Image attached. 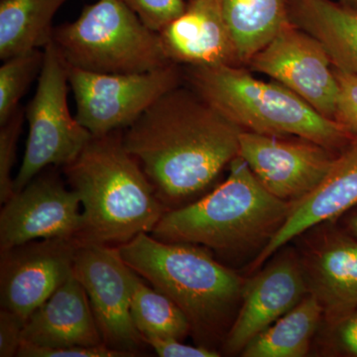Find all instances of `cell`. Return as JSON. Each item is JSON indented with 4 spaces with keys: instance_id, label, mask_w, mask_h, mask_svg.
<instances>
[{
    "instance_id": "obj_22",
    "label": "cell",
    "mask_w": 357,
    "mask_h": 357,
    "mask_svg": "<svg viewBox=\"0 0 357 357\" xmlns=\"http://www.w3.org/2000/svg\"><path fill=\"white\" fill-rule=\"evenodd\" d=\"M323 316L318 298L307 293L297 306L253 338L241 354L244 357L306 356Z\"/></svg>"
},
{
    "instance_id": "obj_8",
    "label": "cell",
    "mask_w": 357,
    "mask_h": 357,
    "mask_svg": "<svg viewBox=\"0 0 357 357\" xmlns=\"http://www.w3.org/2000/svg\"><path fill=\"white\" fill-rule=\"evenodd\" d=\"M68 73L77 119L93 136L128 128L162 96L184 84V70L174 63L136 74H100L70 66Z\"/></svg>"
},
{
    "instance_id": "obj_16",
    "label": "cell",
    "mask_w": 357,
    "mask_h": 357,
    "mask_svg": "<svg viewBox=\"0 0 357 357\" xmlns=\"http://www.w3.org/2000/svg\"><path fill=\"white\" fill-rule=\"evenodd\" d=\"M357 204V134L338 153L321 184L292 210L278 231L262 248L253 268L259 267L279 248L319 223L332 222Z\"/></svg>"
},
{
    "instance_id": "obj_28",
    "label": "cell",
    "mask_w": 357,
    "mask_h": 357,
    "mask_svg": "<svg viewBox=\"0 0 357 357\" xmlns=\"http://www.w3.org/2000/svg\"><path fill=\"white\" fill-rule=\"evenodd\" d=\"M20 357H126V352L110 349L107 345L100 347H37L22 342L17 352Z\"/></svg>"
},
{
    "instance_id": "obj_10",
    "label": "cell",
    "mask_w": 357,
    "mask_h": 357,
    "mask_svg": "<svg viewBox=\"0 0 357 357\" xmlns=\"http://www.w3.org/2000/svg\"><path fill=\"white\" fill-rule=\"evenodd\" d=\"M246 68L283 84L319 114L335 121L338 86L325 47L292 23L249 60Z\"/></svg>"
},
{
    "instance_id": "obj_20",
    "label": "cell",
    "mask_w": 357,
    "mask_h": 357,
    "mask_svg": "<svg viewBox=\"0 0 357 357\" xmlns=\"http://www.w3.org/2000/svg\"><path fill=\"white\" fill-rule=\"evenodd\" d=\"M68 0H1L0 59L44 49L53 39V20Z\"/></svg>"
},
{
    "instance_id": "obj_14",
    "label": "cell",
    "mask_w": 357,
    "mask_h": 357,
    "mask_svg": "<svg viewBox=\"0 0 357 357\" xmlns=\"http://www.w3.org/2000/svg\"><path fill=\"white\" fill-rule=\"evenodd\" d=\"M307 293L304 268L292 256L264 268L243 283V305L227 335L225 351L243 352L253 338L297 306Z\"/></svg>"
},
{
    "instance_id": "obj_5",
    "label": "cell",
    "mask_w": 357,
    "mask_h": 357,
    "mask_svg": "<svg viewBox=\"0 0 357 357\" xmlns=\"http://www.w3.org/2000/svg\"><path fill=\"white\" fill-rule=\"evenodd\" d=\"M122 259L185 314L203 338L220 332L241 298L243 280L196 244L167 243L140 234L119 246Z\"/></svg>"
},
{
    "instance_id": "obj_13",
    "label": "cell",
    "mask_w": 357,
    "mask_h": 357,
    "mask_svg": "<svg viewBox=\"0 0 357 357\" xmlns=\"http://www.w3.org/2000/svg\"><path fill=\"white\" fill-rule=\"evenodd\" d=\"M77 238L39 239L1 250V307L29 318L73 274Z\"/></svg>"
},
{
    "instance_id": "obj_12",
    "label": "cell",
    "mask_w": 357,
    "mask_h": 357,
    "mask_svg": "<svg viewBox=\"0 0 357 357\" xmlns=\"http://www.w3.org/2000/svg\"><path fill=\"white\" fill-rule=\"evenodd\" d=\"M81 201L60 178L37 175L4 203L0 213V249L39 239L77 238Z\"/></svg>"
},
{
    "instance_id": "obj_9",
    "label": "cell",
    "mask_w": 357,
    "mask_h": 357,
    "mask_svg": "<svg viewBox=\"0 0 357 357\" xmlns=\"http://www.w3.org/2000/svg\"><path fill=\"white\" fill-rule=\"evenodd\" d=\"M134 274L119 246L79 243L73 275L88 295L103 344L131 356L145 344L131 317Z\"/></svg>"
},
{
    "instance_id": "obj_3",
    "label": "cell",
    "mask_w": 357,
    "mask_h": 357,
    "mask_svg": "<svg viewBox=\"0 0 357 357\" xmlns=\"http://www.w3.org/2000/svg\"><path fill=\"white\" fill-rule=\"evenodd\" d=\"M229 167V177L210 194L166 211L152 236L220 252H234L260 243L266 245L294 204L270 194L241 157L232 160Z\"/></svg>"
},
{
    "instance_id": "obj_24",
    "label": "cell",
    "mask_w": 357,
    "mask_h": 357,
    "mask_svg": "<svg viewBox=\"0 0 357 357\" xmlns=\"http://www.w3.org/2000/svg\"><path fill=\"white\" fill-rule=\"evenodd\" d=\"M44 61V49L17 54L4 60L0 67V126L18 109L27 89L39 77Z\"/></svg>"
},
{
    "instance_id": "obj_19",
    "label": "cell",
    "mask_w": 357,
    "mask_h": 357,
    "mask_svg": "<svg viewBox=\"0 0 357 357\" xmlns=\"http://www.w3.org/2000/svg\"><path fill=\"white\" fill-rule=\"evenodd\" d=\"M289 20L319 40L333 65L357 75V13L333 0H288Z\"/></svg>"
},
{
    "instance_id": "obj_23",
    "label": "cell",
    "mask_w": 357,
    "mask_h": 357,
    "mask_svg": "<svg viewBox=\"0 0 357 357\" xmlns=\"http://www.w3.org/2000/svg\"><path fill=\"white\" fill-rule=\"evenodd\" d=\"M134 274L130 311L134 326L146 337H176L183 340L192 332L189 319L170 298L149 287Z\"/></svg>"
},
{
    "instance_id": "obj_33",
    "label": "cell",
    "mask_w": 357,
    "mask_h": 357,
    "mask_svg": "<svg viewBox=\"0 0 357 357\" xmlns=\"http://www.w3.org/2000/svg\"><path fill=\"white\" fill-rule=\"evenodd\" d=\"M338 2L345 8L351 9V10L357 13V0H338Z\"/></svg>"
},
{
    "instance_id": "obj_21",
    "label": "cell",
    "mask_w": 357,
    "mask_h": 357,
    "mask_svg": "<svg viewBox=\"0 0 357 357\" xmlns=\"http://www.w3.org/2000/svg\"><path fill=\"white\" fill-rule=\"evenodd\" d=\"M244 67L290 24L288 0H220Z\"/></svg>"
},
{
    "instance_id": "obj_11",
    "label": "cell",
    "mask_w": 357,
    "mask_h": 357,
    "mask_svg": "<svg viewBox=\"0 0 357 357\" xmlns=\"http://www.w3.org/2000/svg\"><path fill=\"white\" fill-rule=\"evenodd\" d=\"M337 152L298 136L243 131L238 156L276 198L297 203L314 191L332 168Z\"/></svg>"
},
{
    "instance_id": "obj_30",
    "label": "cell",
    "mask_w": 357,
    "mask_h": 357,
    "mask_svg": "<svg viewBox=\"0 0 357 357\" xmlns=\"http://www.w3.org/2000/svg\"><path fill=\"white\" fill-rule=\"evenodd\" d=\"M25 321L17 314L2 309L0 312V356H17Z\"/></svg>"
},
{
    "instance_id": "obj_2",
    "label": "cell",
    "mask_w": 357,
    "mask_h": 357,
    "mask_svg": "<svg viewBox=\"0 0 357 357\" xmlns=\"http://www.w3.org/2000/svg\"><path fill=\"white\" fill-rule=\"evenodd\" d=\"M83 206L79 244L119 246L151 234L167 210L121 130L93 136L74 161L63 167Z\"/></svg>"
},
{
    "instance_id": "obj_4",
    "label": "cell",
    "mask_w": 357,
    "mask_h": 357,
    "mask_svg": "<svg viewBox=\"0 0 357 357\" xmlns=\"http://www.w3.org/2000/svg\"><path fill=\"white\" fill-rule=\"evenodd\" d=\"M184 84L243 131L298 136L340 153L356 134L319 114L291 89L246 67L187 66Z\"/></svg>"
},
{
    "instance_id": "obj_25",
    "label": "cell",
    "mask_w": 357,
    "mask_h": 357,
    "mask_svg": "<svg viewBox=\"0 0 357 357\" xmlns=\"http://www.w3.org/2000/svg\"><path fill=\"white\" fill-rule=\"evenodd\" d=\"M25 119V110H17L0 128V201L6 203L14 195L13 169L16 161V149Z\"/></svg>"
},
{
    "instance_id": "obj_6",
    "label": "cell",
    "mask_w": 357,
    "mask_h": 357,
    "mask_svg": "<svg viewBox=\"0 0 357 357\" xmlns=\"http://www.w3.org/2000/svg\"><path fill=\"white\" fill-rule=\"evenodd\" d=\"M66 64L100 74H136L172 64L158 32L121 0H98L74 22L54 28L53 39Z\"/></svg>"
},
{
    "instance_id": "obj_17",
    "label": "cell",
    "mask_w": 357,
    "mask_h": 357,
    "mask_svg": "<svg viewBox=\"0 0 357 357\" xmlns=\"http://www.w3.org/2000/svg\"><path fill=\"white\" fill-rule=\"evenodd\" d=\"M22 342L46 347L105 345L88 295L74 275L26 319Z\"/></svg>"
},
{
    "instance_id": "obj_1",
    "label": "cell",
    "mask_w": 357,
    "mask_h": 357,
    "mask_svg": "<svg viewBox=\"0 0 357 357\" xmlns=\"http://www.w3.org/2000/svg\"><path fill=\"white\" fill-rule=\"evenodd\" d=\"M241 132L183 84L156 100L122 139L169 211L213 184L238 156Z\"/></svg>"
},
{
    "instance_id": "obj_7",
    "label": "cell",
    "mask_w": 357,
    "mask_h": 357,
    "mask_svg": "<svg viewBox=\"0 0 357 357\" xmlns=\"http://www.w3.org/2000/svg\"><path fill=\"white\" fill-rule=\"evenodd\" d=\"M37 82L36 91L25 109L29 133L22 164L14 178V192L47 167H64L74 161L93 137L70 114L68 66L53 41L44 48Z\"/></svg>"
},
{
    "instance_id": "obj_29",
    "label": "cell",
    "mask_w": 357,
    "mask_h": 357,
    "mask_svg": "<svg viewBox=\"0 0 357 357\" xmlns=\"http://www.w3.org/2000/svg\"><path fill=\"white\" fill-rule=\"evenodd\" d=\"M176 337H146L145 344L151 347L157 356L161 357H218L220 356L217 351L199 345L183 344Z\"/></svg>"
},
{
    "instance_id": "obj_18",
    "label": "cell",
    "mask_w": 357,
    "mask_h": 357,
    "mask_svg": "<svg viewBox=\"0 0 357 357\" xmlns=\"http://www.w3.org/2000/svg\"><path fill=\"white\" fill-rule=\"evenodd\" d=\"M305 270L309 293L335 326L357 309V239L332 234L312 251Z\"/></svg>"
},
{
    "instance_id": "obj_32",
    "label": "cell",
    "mask_w": 357,
    "mask_h": 357,
    "mask_svg": "<svg viewBox=\"0 0 357 357\" xmlns=\"http://www.w3.org/2000/svg\"><path fill=\"white\" fill-rule=\"evenodd\" d=\"M347 227H349V232H351L352 236L357 239V213H354L347 220Z\"/></svg>"
},
{
    "instance_id": "obj_27",
    "label": "cell",
    "mask_w": 357,
    "mask_h": 357,
    "mask_svg": "<svg viewBox=\"0 0 357 357\" xmlns=\"http://www.w3.org/2000/svg\"><path fill=\"white\" fill-rule=\"evenodd\" d=\"M338 93L335 121L351 134H357V75L337 69Z\"/></svg>"
},
{
    "instance_id": "obj_26",
    "label": "cell",
    "mask_w": 357,
    "mask_h": 357,
    "mask_svg": "<svg viewBox=\"0 0 357 357\" xmlns=\"http://www.w3.org/2000/svg\"><path fill=\"white\" fill-rule=\"evenodd\" d=\"M154 31L159 32L185 10L187 0H121Z\"/></svg>"
},
{
    "instance_id": "obj_15",
    "label": "cell",
    "mask_w": 357,
    "mask_h": 357,
    "mask_svg": "<svg viewBox=\"0 0 357 357\" xmlns=\"http://www.w3.org/2000/svg\"><path fill=\"white\" fill-rule=\"evenodd\" d=\"M158 35L174 64L244 67L220 0H187L183 13Z\"/></svg>"
},
{
    "instance_id": "obj_31",
    "label": "cell",
    "mask_w": 357,
    "mask_h": 357,
    "mask_svg": "<svg viewBox=\"0 0 357 357\" xmlns=\"http://www.w3.org/2000/svg\"><path fill=\"white\" fill-rule=\"evenodd\" d=\"M333 328L338 349L347 356L357 357V309Z\"/></svg>"
}]
</instances>
